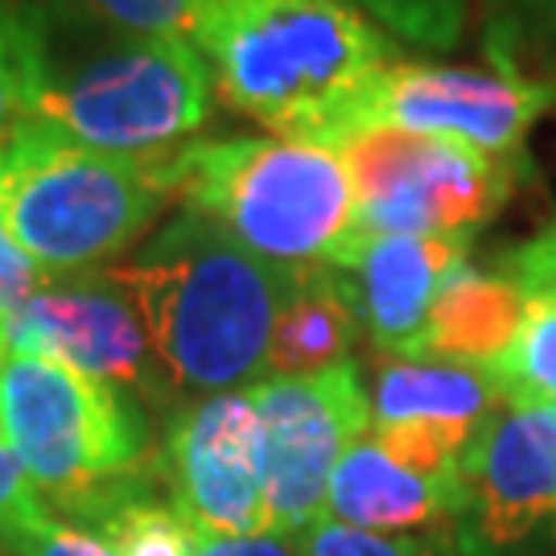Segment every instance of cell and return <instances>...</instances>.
Wrapping results in <instances>:
<instances>
[{
    "label": "cell",
    "mask_w": 556,
    "mask_h": 556,
    "mask_svg": "<svg viewBox=\"0 0 556 556\" xmlns=\"http://www.w3.org/2000/svg\"><path fill=\"white\" fill-rule=\"evenodd\" d=\"M161 478L169 503L199 536L268 532L264 445L252 392H219L186 404L165 429Z\"/></svg>",
    "instance_id": "12"
},
{
    "label": "cell",
    "mask_w": 556,
    "mask_h": 556,
    "mask_svg": "<svg viewBox=\"0 0 556 556\" xmlns=\"http://www.w3.org/2000/svg\"><path fill=\"white\" fill-rule=\"evenodd\" d=\"M0 338L9 355L59 358L132 400H174L137 301L116 268L50 277L17 314L0 321Z\"/></svg>",
    "instance_id": "9"
},
{
    "label": "cell",
    "mask_w": 556,
    "mask_h": 556,
    "mask_svg": "<svg viewBox=\"0 0 556 556\" xmlns=\"http://www.w3.org/2000/svg\"><path fill=\"white\" fill-rule=\"evenodd\" d=\"M41 285H46V277L38 273V264L21 252V243L13 239L9 223L0 215V321L17 314Z\"/></svg>",
    "instance_id": "28"
},
{
    "label": "cell",
    "mask_w": 556,
    "mask_h": 556,
    "mask_svg": "<svg viewBox=\"0 0 556 556\" xmlns=\"http://www.w3.org/2000/svg\"><path fill=\"white\" fill-rule=\"evenodd\" d=\"M507 404L486 367L445 358H388L371 388V438L433 478H462V454Z\"/></svg>",
    "instance_id": "13"
},
{
    "label": "cell",
    "mask_w": 556,
    "mask_h": 556,
    "mask_svg": "<svg viewBox=\"0 0 556 556\" xmlns=\"http://www.w3.org/2000/svg\"><path fill=\"white\" fill-rule=\"evenodd\" d=\"M0 438L38 495L75 523H91L112 498L149 482L140 404L59 358L4 355Z\"/></svg>",
    "instance_id": "5"
},
{
    "label": "cell",
    "mask_w": 556,
    "mask_h": 556,
    "mask_svg": "<svg viewBox=\"0 0 556 556\" xmlns=\"http://www.w3.org/2000/svg\"><path fill=\"white\" fill-rule=\"evenodd\" d=\"M523 298H556V219L540 236L507 248L495 264Z\"/></svg>",
    "instance_id": "26"
},
{
    "label": "cell",
    "mask_w": 556,
    "mask_h": 556,
    "mask_svg": "<svg viewBox=\"0 0 556 556\" xmlns=\"http://www.w3.org/2000/svg\"><path fill=\"white\" fill-rule=\"evenodd\" d=\"M46 516H50L46 498L38 495V486L21 470L17 454L0 438V548L25 536L29 528H38Z\"/></svg>",
    "instance_id": "25"
},
{
    "label": "cell",
    "mask_w": 556,
    "mask_h": 556,
    "mask_svg": "<svg viewBox=\"0 0 556 556\" xmlns=\"http://www.w3.org/2000/svg\"><path fill=\"white\" fill-rule=\"evenodd\" d=\"M248 392L264 445L268 532L305 536L326 519L338 462L371 433V392L363 388L355 363L321 376H268Z\"/></svg>",
    "instance_id": "8"
},
{
    "label": "cell",
    "mask_w": 556,
    "mask_h": 556,
    "mask_svg": "<svg viewBox=\"0 0 556 556\" xmlns=\"http://www.w3.org/2000/svg\"><path fill=\"white\" fill-rule=\"evenodd\" d=\"M523 309H528V298L498 268L486 273L466 260L441 289L429 326L420 334L417 358L491 367L511 346Z\"/></svg>",
    "instance_id": "17"
},
{
    "label": "cell",
    "mask_w": 556,
    "mask_h": 556,
    "mask_svg": "<svg viewBox=\"0 0 556 556\" xmlns=\"http://www.w3.org/2000/svg\"><path fill=\"white\" fill-rule=\"evenodd\" d=\"M507 404H553L556 408V298H532L516 338L486 367Z\"/></svg>",
    "instance_id": "20"
},
{
    "label": "cell",
    "mask_w": 556,
    "mask_h": 556,
    "mask_svg": "<svg viewBox=\"0 0 556 556\" xmlns=\"http://www.w3.org/2000/svg\"><path fill=\"white\" fill-rule=\"evenodd\" d=\"M9 556H116L108 548V540L87 528V523H75L66 516H46L38 528H29L25 536H17L13 544H4Z\"/></svg>",
    "instance_id": "27"
},
{
    "label": "cell",
    "mask_w": 556,
    "mask_h": 556,
    "mask_svg": "<svg viewBox=\"0 0 556 556\" xmlns=\"http://www.w3.org/2000/svg\"><path fill=\"white\" fill-rule=\"evenodd\" d=\"M342 4L358 9L392 38L425 46V50L457 46L470 17V0H342Z\"/></svg>",
    "instance_id": "22"
},
{
    "label": "cell",
    "mask_w": 556,
    "mask_h": 556,
    "mask_svg": "<svg viewBox=\"0 0 556 556\" xmlns=\"http://www.w3.org/2000/svg\"><path fill=\"white\" fill-rule=\"evenodd\" d=\"M87 528H96L116 556H194L199 532L174 503H161L149 482L112 498Z\"/></svg>",
    "instance_id": "19"
},
{
    "label": "cell",
    "mask_w": 556,
    "mask_h": 556,
    "mask_svg": "<svg viewBox=\"0 0 556 556\" xmlns=\"http://www.w3.org/2000/svg\"><path fill=\"white\" fill-rule=\"evenodd\" d=\"M186 38L215 96L277 140L342 149L396 59L376 21L342 0H194Z\"/></svg>",
    "instance_id": "1"
},
{
    "label": "cell",
    "mask_w": 556,
    "mask_h": 556,
    "mask_svg": "<svg viewBox=\"0 0 556 556\" xmlns=\"http://www.w3.org/2000/svg\"><path fill=\"white\" fill-rule=\"evenodd\" d=\"M91 21H100L119 34L144 38H186V25L194 13V0H66Z\"/></svg>",
    "instance_id": "24"
},
{
    "label": "cell",
    "mask_w": 556,
    "mask_h": 556,
    "mask_svg": "<svg viewBox=\"0 0 556 556\" xmlns=\"http://www.w3.org/2000/svg\"><path fill=\"white\" fill-rule=\"evenodd\" d=\"M0 556H9V553H4V548H0Z\"/></svg>",
    "instance_id": "31"
},
{
    "label": "cell",
    "mask_w": 556,
    "mask_h": 556,
    "mask_svg": "<svg viewBox=\"0 0 556 556\" xmlns=\"http://www.w3.org/2000/svg\"><path fill=\"white\" fill-rule=\"evenodd\" d=\"M363 318L351 289V277L334 264L293 268L289 293L280 301L268 376H321L351 363Z\"/></svg>",
    "instance_id": "16"
},
{
    "label": "cell",
    "mask_w": 556,
    "mask_h": 556,
    "mask_svg": "<svg viewBox=\"0 0 556 556\" xmlns=\"http://www.w3.org/2000/svg\"><path fill=\"white\" fill-rule=\"evenodd\" d=\"M548 523H556V408L503 404L462 454L454 536L466 556H528Z\"/></svg>",
    "instance_id": "11"
},
{
    "label": "cell",
    "mask_w": 556,
    "mask_h": 556,
    "mask_svg": "<svg viewBox=\"0 0 556 556\" xmlns=\"http://www.w3.org/2000/svg\"><path fill=\"white\" fill-rule=\"evenodd\" d=\"M41 96V4L0 0V165L34 132Z\"/></svg>",
    "instance_id": "18"
},
{
    "label": "cell",
    "mask_w": 556,
    "mask_h": 556,
    "mask_svg": "<svg viewBox=\"0 0 556 556\" xmlns=\"http://www.w3.org/2000/svg\"><path fill=\"white\" fill-rule=\"evenodd\" d=\"M355 181V236L475 239L511 199L523 161L445 137L371 128L342 144Z\"/></svg>",
    "instance_id": "7"
},
{
    "label": "cell",
    "mask_w": 556,
    "mask_h": 556,
    "mask_svg": "<svg viewBox=\"0 0 556 556\" xmlns=\"http://www.w3.org/2000/svg\"><path fill=\"white\" fill-rule=\"evenodd\" d=\"M194 556H305L301 536L252 532V536H199Z\"/></svg>",
    "instance_id": "29"
},
{
    "label": "cell",
    "mask_w": 556,
    "mask_h": 556,
    "mask_svg": "<svg viewBox=\"0 0 556 556\" xmlns=\"http://www.w3.org/2000/svg\"><path fill=\"white\" fill-rule=\"evenodd\" d=\"M470 260V239L355 236L334 260L351 277L363 334L388 358H417L445 280Z\"/></svg>",
    "instance_id": "14"
},
{
    "label": "cell",
    "mask_w": 556,
    "mask_h": 556,
    "mask_svg": "<svg viewBox=\"0 0 556 556\" xmlns=\"http://www.w3.org/2000/svg\"><path fill=\"white\" fill-rule=\"evenodd\" d=\"M41 4L34 132L112 157L178 153L211 119L215 83L190 38L119 34L66 0Z\"/></svg>",
    "instance_id": "3"
},
{
    "label": "cell",
    "mask_w": 556,
    "mask_h": 556,
    "mask_svg": "<svg viewBox=\"0 0 556 556\" xmlns=\"http://www.w3.org/2000/svg\"><path fill=\"white\" fill-rule=\"evenodd\" d=\"M462 516V478L420 475L388 454L371 433L338 462L326 519L358 532H441Z\"/></svg>",
    "instance_id": "15"
},
{
    "label": "cell",
    "mask_w": 556,
    "mask_h": 556,
    "mask_svg": "<svg viewBox=\"0 0 556 556\" xmlns=\"http://www.w3.org/2000/svg\"><path fill=\"white\" fill-rule=\"evenodd\" d=\"M556 108V79L511 66L470 71L433 62H392L367 103V132L396 128L445 137L491 157L523 161V140Z\"/></svg>",
    "instance_id": "10"
},
{
    "label": "cell",
    "mask_w": 556,
    "mask_h": 556,
    "mask_svg": "<svg viewBox=\"0 0 556 556\" xmlns=\"http://www.w3.org/2000/svg\"><path fill=\"white\" fill-rule=\"evenodd\" d=\"M116 277L137 301L174 400L268 379L273 326L293 268L260 260L199 211H181Z\"/></svg>",
    "instance_id": "2"
},
{
    "label": "cell",
    "mask_w": 556,
    "mask_h": 556,
    "mask_svg": "<svg viewBox=\"0 0 556 556\" xmlns=\"http://www.w3.org/2000/svg\"><path fill=\"white\" fill-rule=\"evenodd\" d=\"M305 556H466L457 544L454 528H441V532H358L334 519H321L314 523L305 536H301Z\"/></svg>",
    "instance_id": "23"
},
{
    "label": "cell",
    "mask_w": 556,
    "mask_h": 556,
    "mask_svg": "<svg viewBox=\"0 0 556 556\" xmlns=\"http://www.w3.org/2000/svg\"><path fill=\"white\" fill-rule=\"evenodd\" d=\"M495 66L519 71V59L556 62V0H482Z\"/></svg>",
    "instance_id": "21"
},
{
    "label": "cell",
    "mask_w": 556,
    "mask_h": 556,
    "mask_svg": "<svg viewBox=\"0 0 556 556\" xmlns=\"http://www.w3.org/2000/svg\"><path fill=\"white\" fill-rule=\"evenodd\" d=\"M181 202L280 268L334 264L355 231V181L342 149L301 140L186 144Z\"/></svg>",
    "instance_id": "6"
},
{
    "label": "cell",
    "mask_w": 556,
    "mask_h": 556,
    "mask_svg": "<svg viewBox=\"0 0 556 556\" xmlns=\"http://www.w3.org/2000/svg\"><path fill=\"white\" fill-rule=\"evenodd\" d=\"M4 355H9V351H4V338H0V363H4Z\"/></svg>",
    "instance_id": "30"
},
{
    "label": "cell",
    "mask_w": 556,
    "mask_h": 556,
    "mask_svg": "<svg viewBox=\"0 0 556 556\" xmlns=\"http://www.w3.org/2000/svg\"><path fill=\"white\" fill-rule=\"evenodd\" d=\"M169 202H181V149L112 157L29 132L0 165V215L46 280L112 268Z\"/></svg>",
    "instance_id": "4"
}]
</instances>
